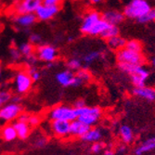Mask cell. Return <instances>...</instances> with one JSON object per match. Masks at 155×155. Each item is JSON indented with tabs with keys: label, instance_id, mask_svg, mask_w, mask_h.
<instances>
[{
	"label": "cell",
	"instance_id": "obj_1",
	"mask_svg": "<svg viewBox=\"0 0 155 155\" xmlns=\"http://www.w3.org/2000/svg\"><path fill=\"white\" fill-rule=\"evenodd\" d=\"M118 69L121 72L129 75L131 83L135 87H144L146 81L150 77V71L143 65L118 62Z\"/></svg>",
	"mask_w": 155,
	"mask_h": 155
},
{
	"label": "cell",
	"instance_id": "obj_2",
	"mask_svg": "<svg viewBox=\"0 0 155 155\" xmlns=\"http://www.w3.org/2000/svg\"><path fill=\"white\" fill-rule=\"evenodd\" d=\"M151 8L149 0H132L125 5L123 12L125 18L138 21L144 17Z\"/></svg>",
	"mask_w": 155,
	"mask_h": 155
},
{
	"label": "cell",
	"instance_id": "obj_3",
	"mask_svg": "<svg viewBox=\"0 0 155 155\" xmlns=\"http://www.w3.org/2000/svg\"><path fill=\"white\" fill-rule=\"evenodd\" d=\"M75 111L77 119L90 127L100 121L102 115V110L100 107L84 106L80 109H75Z\"/></svg>",
	"mask_w": 155,
	"mask_h": 155
},
{
	"label": "cell",
	"instance_id": "obj_4",
	"mask_svg": "<svg viewBox=\"0 0 155 155\" xmlns=\"http://www.w3.org/2000/svg\"><path fill=\"white\" fill-rule=\"evenodd\" d=\"M48 117L52 120H62L67 122H72L77 119L76 111L74 107L67 105H58L53 107L49 112Z\"/></svg>",
	"mask_w": 155,
	"mask_h": 155
},
{
	"label": "cell",
	"instance_id": "obj_5",
	"mask_svg": "<svg viewBox=\"0 0 155 155\" xmlns=\"http://www.w3.org/2000/svg\"><path fill=\"white\" fill-rule=\"evenodd\" d=\"M116 60L118 62L129 63L135 65H143L146 61L145 56L142 52H136L126 48H124L117 51Z\"/></svg>",
	"mask_w": 155,
	"mask_h": 155
},
{
	"label": "cell",
	"instance_id": "obj_6",
	"mask_svg": "<svg viewBox=\"0 0 155 155\" xmlns=\"http://www.w3.org/2000/svg\"><path fill=\"white\" fill-rule=\"evenodd\" d=\"M22 114V106L9 101L0 109V123L7 124L14 122Z\"/></svg>",
	"mask_w": 155,
	"mask_h": 155
},
{
	"label": "cell",
	"instance_id": "obj_7",
	"mask_svg": "<svg viewBox=\"0 0 155 155\" xmlns=\"http://www.w3.org/2000/svg\"><path fill=\"white\" fill-rule=\"evenodd\" d=\"M33 80L27 71L21 70L14 76V87L18 94L23 95L29 92L33 86Z\"/></svg>",
	"mask_w": 155,
	"mask_h": 155
},
{
	"label": "cell",
	"instance_id": "obj_8",
	"mask_svg": "<svg viewBox=\"0 0 155 155\" xmlns=\"http://www.w3.org/2000/svg\"><path fill=\"white\" fill-rule=\"evenodd\" d=\"M56 81L59 84H61L63 87H77L83 84V81L79 79L73 71L69 69L62 70V71L56 74Z\"/></svg>",
	"mask_w": 155,
	"mask_h": 155
},
{
	"label": "cell",
	"instance_id": "obj_9",
	"mask_svg": "<svg viewBox=\"0 0 155 155\" xmlns=\"http://www.w3.org/2000/svg\"><path fill=\"white\" fill-rule=\"evenodd\" d=\"M58 49L49 44H41L36 48V57L44 62H55L58 58Z\"/></svg>",
	"mask_w": 155,
	"mask_h": 155
},
{
	"label": "cell",
	"instance_id": "obj_10",
	"mask_svg": "<svg viewBox=\"0 0 155 155\" xmlns=\"http://www.w3.org/2000/svg\"><path fill=\"white\" fill-rule=\"evenodd\" d=\"M101 19V14L97 10H90L84 16L81 25L80 32L84 35H89L94 25Z\"/></svg>",
	"mask_w": 155,
	"mask_h": 155
},
{
	"label": "cell",
	"instance_id": "obj_11",
	"mask_svg": "<svg viewBox=\"0 0 155 155\" xmlns=\"http://www.w3.org/2000/svg\"><path fill=\"white\" fill-rule=\"evenodd\" d=\"M60 11L59 6H52V5H45L42 4L35 12L37 20L42 21H47L53 19Z\"/></svg>",
	"mask_w": 155,
	"mask_h": 155
},
{
	"label": "cell",
	"instance_id": "obj_12",
	"mask_svg": "<svg viewBox=\"0 0 155 155\" xmlns=\"http://www.w3.org/2000/svg\"><path fill=\"white\" fill-rule=\"evenodd\" d=\"M42 4L43 0H20L15 6V10L17 14L35 13Z\"/></svg>",
	"mask_w": 155,
	"mask_h": 155
},
{
	"label": "cell",
	"instance_id": "obj_13",
	"mask_svg": "<svg viewBox=\"0 0 155 155\" xmlns=\"http://www.w3.org/2000/svg\"><path fill=\"white\" fill-rule=\"evenodd\" d=\"M70 124H71V122L62 120H52L50 123V129L56 137H66L70 136Z\"/></svg>",
	"mask_w": 155,
	"mask_h": 155
},
{
	"label": "cell",
	"instance_id": "obj_14",
	"mask_svg": "<svg viewBox=\"0 0 155 155\" xmlns=\"http://www.w3.org/2000/svg\"><path fill=\"white\" fill-rule=\"evenodd\" d=\"M36 16L35 13L17 14L13 18V23L19 28H30L36 22Z\"/></svg>",
	"mask_w": 155,
	"mask_h": 155
},
{
	"label": "cell",
	"instance_id": "obj_15",
	"mask_svg": "<svg viewBox=\"0 0 155 155\" xmlns=\"http://www.w3.org/2000/svg\"><path fill=\"white\" fill-rule=\"evenodd\" d=\"M102 19L105 20L108 23L111 24V25H119L121 24L124 19L125 16L123 11L117 10V9H108L105 10L102 15H101Z\"/></svg>",
	"mask_w": 155,
	"mask_h": 155
},
{
	"label": "cell",
	"instance_id": "obj_16",
	"mask_svg": "<svg viewBox=\"0 0 155 155\" xmlns=\"http://www.w3.org/2000/svg\"><path fill=\"white\" fill-rule=\"evenodd\" d=\"M91 127L87 124H84L78 119H75L71 122L70 124V136L75 137H81L83 135L86 134Z\"/></svg>",
	"mask_w": 155,
	"mask_h": 155
},
{
	"label": "cell",
	"instance_id": "obj_17",
	"mask_svg": "<svg viewBox=\"0 0 155 155\" xmlns=\"http://www.w3.org/2000/svg\"><path fill=\"white\" fill-rule=\"evenodd\" d=\"M12 124L14 127H15L17 134H18V137L21 140H25L29 137V136L31 134V126L29 124L17 119L13 122Z\"/></svg>",
	"mask_w": 155,
	"mask_h": 155
},
{
	"label": "cell",
	"instance_id": "obj_18",
	"mask_svg": "<svg viewBox=\"0 0 155 155\" xmlns=\"http://www.w3.org/2000/svg\"><path fill=\"white\" fill-rule=\"evenodd\" d=\"M133 94L140 98H143L148 101H155V89L150 87H135L133 89Z\"/></svg>",
	"mask_w": 155,
	"mask_h": 155
},
{
	"label": "cell",
	"instance_id": "obj_19",
	"mask_svg": "<svg viewBox=\"0 0 155 155\" xmlns=\"http://www.w3.org/2000/svg\"><path fill=\"white\" fill-rule=\"evenodd\" d=\"M81 140L86 143H94L97 141H100L102 138V132L100 128H90L86 134L83 135L81 137Z\"/></svg>",
	"mask_w": 155,
	"mask_h": 155
},
{
	"label": "cell",
	"instance_id": "obj_20",
	"mask_svg": "<svg viewBox=\"0 0 155 155\" xmlns=\"http://www.w3.org/2000/svg\"><path fill=\"white\" fill-rule=\"evenodd\" d=\"M154 150H155V137H152L146 139L141 145L137 147L134 152L136 155H143Z\"/></svg>",
	"mask_w": 155,
	"mask_h": 155
},
{
	"label": "cell",
	"instance_id": "obj_21",
	"mask_svg": "<svg viewBox=\"0 0 155 155\" xmlns=\"http://www.w3.org/2000/svg\"><path fill=\"white\" fill-rule=\"evenodd\" d=\"M119 136L124 144H130L134 140V132L127 124H123L119 128Z\"/></svg>",
	"mask_w": 155,
	"mask_h": 155
},
{
	"label": "cell",
	"instance_id": "obj_22",
	"mask_svg": "<svg viewBox=\"0 0 155 155\" xmlns=\"http://www.w3.org/2000/svg\"><path fill=\"white\" fill-rule=\"evenodd\" d=\"M106 41H107L108 47L110 49L116 50V51L125 48V44H126V40L123 36H121L120 35L114 36V37H110V38L107 39Z\"/></svg>",
	"mask_w": 155,
	"mask_h": 155
},
{
	"label": "cell",
	"instance_id": "obj_23",
	"mask_svg": "<svg viewBox=\"0 0 155 155\" xmlns=\"http://www.w3.org/2000/svg\"><path fill=\"white\" fill-rule=\"evenodd\" d=\"M1 137L7 142H12L18 137L17 131H16L15 127H14L12 124H6L4 126L2 131H1Z\"/></svg>",
	"mask_w": 155,
	"mask_h": 155
},
{
	"label": "cell",
	"instance_id": "obj_24",
	"mask_svg": "<svg viewBox=\"0 0 155 155\" xmlns=\"http://www.w3.org/2000/svg\"><path fill=\"white\" fill-rule=\"evenodd\" d=\"M109 26H110V23H108V22H107L105 20H103L102 17H101V19L94 25V27L91 29V31H90V33H89L88 35H92V36H101V35L106 31V29H107V28H108Z\"/></svg>",
	"mask_w": 155,
	"mask_h": 155
},
{
	"label": "cell",
	"instance_id": "obj_25",
	"mask_svg": "<svg viewBox=\"0 0 155 155\" xmlns=\"http://www.w3.org/2000/svg\"><path fill=\"white\" fill-rule=\"evenodd\" d=\"M101 56H102L101 53L100 51H97V50L90 51V52H87V54H84L82 58V61L84 63V68H87L88 65L92 64L97 60L101 58Z\"/></svg>",
	"mask_w": 155,
	"mask_h": 155
},
{
	"label": "cell",
	"instance_id": "obj_26",
	"mask_svg": "<svg viewBox=\"0 0 155 155\" xmlns=\"http://www.w3.org/2000/svg\"><path fill=\"white\" fill-rule=\"evenodd\" d=\"M120 35V29L117 25H111L110 24V26L106 29V31L101 35V38L107 40L110 37H114V36H116V35Z\"/></svg>",
	"mask_w": 155,
	"mask_h": 155
},
{
	"label": "cell",
	"instance_id": "obj_27",
	"mask_svg": "<svg viewBox=\"0 0 155 155\" xmlns=\"http://www.w3.org/2000/svg\"><path fill=\"white\" fill-rule=\"evenodd\" d=\"M19 49L23 57H28V56L34 54L35 48H34V45L28 41V42H22L21 44H20Z\"/></svg>",
	"mask_w": 155,
	"mask_h": 155
},
{
	"label": "cell",
	"instance_id": "obj_28",
	"mask_svg": "<svg viewBox=\"0 0 155 155\" xmlns=\"http://www.w3.org/2000/svg\"><path fill=\"white\" fill-rule=\"evenodd\" d=\"M82 64L83 61L79 58H71L66 62L67 69L71 70L73 72H77L78 70H80L82 68Z\"/></svg>",
	"mask_w": 155,
	"mask_h": 155
},
{
	"label": "cell",
	"instance_id": "obj_29",
	"mask_svg": "<svg viewBox=\"0 0 155 155\" xmlns=\"http://www.w3.org/2000/svg\"><path fill=\"white\" fill-rule=\"evenodd\" d=\"M125 48L127 49L136 51V52H142V44L141 42L137 39H131L126 41Z\"/></svg>",
	"mask_w": 155,
	"mask_h": 155
},
{
	"label": "cell",
	"instance_id": "obj_30",
	"mask_svg": "<svg viewBox=\"0 0 155 155\" xmlns=\"http://www.w3.org/2000/svg\"><path fill=\"white\" fill-rule=\"evenodd\" d=\"M75 75L81 79L83 81V83H87V82H89L92 78V75H91V73L88 71L87 68H81L80 70L76 72Z\"/></svg>",
	"mask_w": 155,
	"mask_h": 155
},
{
	"label": "cell",
	"instance_id": "obj_31",
	"mask_svg": "<svg viewBox=\"0 0 155 155\" xmlns=\"http://www.w3.org/2000/svg\"><path fill=\"white\" fill-rule=\"evenodd\" d=\"M155 21V8H151V9L146 14L144 17H142L141 19H139L137 21L139 23H149V22H151V21Z\"/></svg>",
	"mask_w": 155,
	"mask_h": 155
},
{
	"label": "cell",
	"instance_id": "obj_32",
	"mask_svg": "<svg viewBox=\"0 0 155 155\" xmlns=\"http://www.w3.org/2000/svg\"><path fill=\"white\" fill-rule=\"evenodd\" d=\"M11 97L10 92L7 90H0V109L10 101Z\"/></svg>",
	"mask_w": 155,
	"mask_h": 155
},
{
	"label": "cell",
	"instance_id": "obj_33",
	"mask_svg": "<svg viewBox=\"0 0 155 155\" xmlns=\"http://www.w3.org/2000/svg\"><path fill=\"white\" fill-rule=\"evenodd\" d=\"M27 72H28V74H29L30 77L32 78V80L34 82H37V81H39L41 79V75L42 74H41L40 71L36 67H35L34 65L29 67V69H28Z\"/></svg>",
	"mask_w": 155,
	"mask_h": 155
},
{
	"label": "cell",
	"instance_id": "obj_34",
	"mask_svg": "<svg viewBox=\"0 0 155 155\" xmlns=\"http://www.w3.org/2000/svg\"><path fill=\"white\" fill-rule=\"evenodd\" d=\"M104 148H105V144L100 140V141L92 143V145L90 147V151L94 154H97V153H101Z\"/></svg>",
	"mask_w": 155,
	"mask_h": 155
},
{
	"label": "cell",
	"instance_id": "obj_35",
	"mask_svg": "<svg viewBox=\"0 0 155 155\" xmlns=\"http://www.w3.org/2000/svg\"><path fill=\"white\" fill-rule=\"evenodd\" d=\"M9 56H10V59L13 61H18L21 59V53L19 49V48H15L13 47L9 49Z\"/></svg>",
	"mask_w": 155,
	"mask_h": 155
},
{
	"label": "cell",
	"instance_id": "obj_36",
	"mask_svg": "<svg viewBox=\"0 0 155 155\" xmlns=\"http://www.w3.org/2000/svg\"><path fill=\"white\" fill-rule=\"evenodd\" d=\"M29 42L33 45H41L42 44V36L41 35L37 34V33H34L31 34L29 35Z\"/></svg>",
	"mask_w": 155,
	"mask_h": 155
},
{
	"label": "cell",
	"instance_id": "obj_37",
	"mask_svg": "<svg viewBox=\"0 0 155 155\" xmlns=\"http://www.w3.org/2000/svg\"><path fill=\"white\" fill-rule=\"evenodd\" d=\"M35 147H37V148H43V147H45L46 145H47V143H48V138L46 137H44V136H42V137H37L35 140Z\"/></svg>",
	"mask_w": 155,
	"mask_h": 155
},
{
	"label": "cell",
	"instance_id": "obj_38",
	"mask_svg": "<svg viewBox=\"0 0 155 155\" xmlns=\"http://www.w3.org/2000/svg\"><path fill=\"white\" fill-rule=\"evenodd\" d=\"M41 120L37 115H29V119H28V124H30L31 127H35L40 124Z\"/></svg>",
	"mask_w": 155,
	"mask_h": 155
},
{
	"label": "cell",
	"instance_id": "obj_39",
	"mask_svg": "<svg viewBox=\"0 0 155 155\" xmlns=\"http://www.w3.org/2000/svg\"><path fill=\"white\" fill-rule=\"evenodd\" d=\"M86 106V101H84L83 98H78L74 102V109H80V108H83Z\"/></svg>",
	"mask_w": 155,
	"mask_h": 155
},
{
	"label": "cell",
	"instance_id": "obj_40",
	"mask_svg": "<svg viewBox=\"0 0 155 155\" xmlns=\"http://www.w3.org/2000/svg\"><path fill=\"white\" fill-rule=\"evenodd\" d=\"M25 59H26V61L29 63V65H31V66H33L37 61V57H36V55H35V54H32L30 56H28V57H25Z\"/></svg>",
	"mask_w": 155,
	"mask_h": 155
},
{
	"label": "cell",
	"instance_id": "obj_41",
	"mask_svg": "<svg viewBox=\"0 0 155 155\" xmlns=\"http://www.w3.org/2000/svg\"><path fill=\"white\" fill-rule=\"evenodd\" d=\"M63 0H43V4L45 5H52V6H59Z\"/></svg>",
	"mask_w": 155,
	"mask_h": 155
},
{
	"label": "cell",
	"instance_id": "obj_42",
	"mask_svg": "<svg viewBox=\"0 0 155 155\" xmlns=\"http://www.w3.org/2000/svg\"><path fill=\"white\" fill-rule=\"evenodd\" d=\"M10 101H11V102H14V103H17V104H21V96H14V97H11Z\"/></svg>",
	"mask_w": 155,
	"mask_h": 155
},
{
	"label": "cell",
	"instance_id": "obj_43",
	"mask_svg": "<svg viewBox=\"0 0 155 155\" xmlns=\"http://www.w3.org/2000/svg\"><path fill=\"white\" fill-rule=\"evenodd\" d=\"M28 119H29V114H22L19 116V118H18V120H20V121H22V122H26V123H28Z\"/></svg>",
	"mask_w": 155,
	"mask_h": 155
},
{
	"label": "cell",
	"instance_id": "obj_44",
	"mask_svg": "<svg viewBox=\"0 0 155 155\" xmlns=\"http://www.w3.org/2000/svg\"><path fill=\"white\" fill-rule=\"evenodd\" d=\"M126 151V147L125 145H121L117 148V153H120V154H124V152Z\"/></svg>",
	"mask_w": 155,
	"mask_h": 155
},
{
	"label": "cell",
	"instance_id": "obj_45",
	"mask_svg": "<svg viewBox=\"0 0 155 155\" xmlns=\"http://www.w3.org/2000/svg\"><path fill=\"white\" fill-rule=\"evenodd\" d=\"M103 155H116V154L114 150H105L103 152Z\"/></svg>",
	"mask_w": 155,
	"mask_h": 155
},
{
	"label": "cell",
	"instance_id": "obj_46",
	"mask_svg": "<svg viewBox=\"0 0 155 155\" xmlns=\"http://www.w3.org/2000/svg\"><path fill=\"white\" fill-rule=\"evenodd\" d=\"M90 2H91L92 4H95V5H97V4H100V3H101V2H102V0H90Z\"/></svg>",
	"mask_w": 155,
	"mask_h": 155
},
{
	"label": "cell",
	"instance_id": "obj_47",
	"mask_svg": "<svg viewBox=\"0 0 155 155\" xmlns=\"http://www.w3.org/2000/svg\"><path fill=\"white\" fill-rule=\"evenodd\" d=\"M151 65H152V67L155 69V56L151 59Z\"/></svg>",
	"mask_w": 155,
	"mask_h": 155
},
{
	"label": "cell",
	"instance_id": "obj_48",
	"mask_svg": "<svg viewBox=\"0 0 155 155\" xmlns=\"http://www.w3.org/2000/svg\"><path fill=\"white\" fill-rule=\"evenodd\" d=\"M54 65H55L54 62H48V68H52Z\"/></svg>",
	"mask_w": 155,
	"mask_h": 155
},
{
	"label": "cell",
	"instance_id": "obj_49",
	"mask_svg": "<svg viewBox=\"0 0 155 155\" xmlns=\"http://www.w3.org/2000/svg\"><path fill=\"white\" fill-rule=\"evenodd\" d=\"M67 41H68V42H73V41H74V37L69 36V38L67 39Z\"/></svg>",
	"mask_w": 155,
	"mask_h": 155
},
{
	"label": "cell",
	"instance_id": "obj_50",
	"mask_svg": "<svg viewBox=\"0 0 155 155\" xmlns=\"http://www.w3.org/2000/svg\"><path fill=\"white\" fill-rule=\"evenodd\" d=\"M123 1H124V2H125L126 4H127V3H129L130 1H132V0H123Z\"/></svg>",
	"mask_w": 155,
	"mask_h": 155
},
{
	"label": "cell",
	"instance_id": "obj_51",
	"mask_svg": "<svg viewBox=\"0 0 155 155\" xmlns=\"http://www.w3.org/2000/svg\"><path fill=\"white\" fill-rule=\"evenodd\" d=\"M1 74H2V68H1V65H0V77H1Z\"/></svg>",
	"mask_w": 155,
	"mask_h": 155
},
{
	"label": "cell",
	"instance_id": "obj_52",
	"mask_svg": "<svg viewBox=\"0 0 155 155\" xmlns=\"http://www.w3.org/2000/svg\"><path fill=\"white\" fill-rule=\"evenodd\" d=\"M151 1H153V2H154V3H155V0H151Z\"/></svg>",
	"mask_w": 155,
	"mask_h": 155
}]
</instances>
